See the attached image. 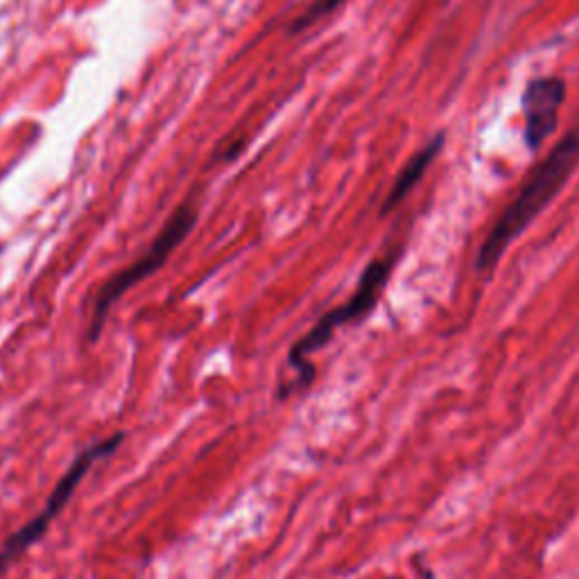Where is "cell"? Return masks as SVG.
I'll return each mask as SVG.
<instances>
[{
  "instance_id": "1",
  "label": "cell",
  "mask_w": 579,
  "mask_h": 579,
  "mask_svg": "<svg viewBox=\"0 0 579 579\" xmlns=\"http://www.w3.org/2000/svg\"><path fill=\"white\" fill-rule=\"evenodd\" d=\"M579 161V123L544 159V164L529 175L516 200L503 211L498 222L487 233L480 248L475 270L480 274H492L514 240L533 224L539 213L559 196V190L572 175Z\"/></svg>"
},
{
  "instance_id": "2",
  "label": "cell",
  "mask_w": 579,
  "mask_h": 579,
  "mask_svg": "<svg viewBox=\"0 0 579 579\" xmlns=\"http://www.w3.org/2000/svg\"><path fill=\"white\" fill-rule=\"evenodd\" d=\"M392 270H394V256L371 261L365 267L351 299L343 306H337V308L324 313L319 317V322L302 337V340H297L293 345V349H290V354H287V365L295 369L297 380L293 385H287V388L278 394L281 399H287L293 392L306 390L308 385L315 380V365L308 358L313 354H317L319 349H324L333 340V335H335L337 328L358 324V322H362L371 315V310L380 302L385 285H388V281H390Z\"/></svg>"
},
{
  "instance_id": "3",
  "label": "cell",
  "mask_w": 579,
  "mask_h": 579,
  "mask_svg": "<svg viewBox=\"0 0 579 579\" xmlns=\"http://www.w3.org/2000/svg\"><path fill=\"white\" fill-rule=\"evenodd\" d=\"M198 207L192 202L181 204L164 224V229L159 231V235L155 238V243L143 252V256H138L131 265H127L125 270L116 272L101 290L98 295L93 299V310H91V322H88V330L86 337L88 343H98L101 335L105 330L109 310L114 308V304L131 290L134 285H138L140 281L148 278L150 274H155L157 270L164 267V263L170 259V254L183 243L186 235L196 229L198 224Z\"/></svg>"
},
{
  "instance_id": "4",
  "label": "cell",
  "mask_w": 579,
  "mask_h": 579,
  "mask_svg": "<svg viewBox=\"0 0 579 579\" xmlns=\"http://www.w3.org/2000/svg\"><path fill=\"white\" fill-rule=\"evenodd\" d=\"M123 440H125V432H116L107 440L93 442L88 449H84L73 460L69 471L60 477L53 494L48 496L45 507L30 523H25L21 529H17V533L6 541V546L0 548V577H3L10 570V566L17 559H21L34 544H39L45 537L48 527L53 525V520L60 516V512L69 505V501L73 498L75 489L82 485V480L88 475L93 464L109 457L123 444Z\"/></svg>"
},
{
  "instance_id": "5",
  "label": "cell",
  "mask_w": 579,
  "mask_h": 579,
  "mask_svg": "<svg viewBox=\"0 0 579 579\" xmlns=\"http://www.w3.org/2000/svg\"><path fill=\"white\" fill-rule=\"evenodd\" d=\"M566 101V80L559 75L537 77L525 86L523 114L529 150H539L559 125V109Z\"/></svg>"
},
{
  "instance_id": "6",
  "label": "cell",
  "mask_w": 579,
  "mask_h": 579,
  "mask_svg": "<svg viewBox=\"0 0 579 579\" xmlns=\"http://www.w3.org/2000/svg\"><path fill=\"white\" fill-rule=\"evenodd\" d=\"M444 138H446L444 131L438 134V136H434V138L425 145V148H423L421 152H417V155L408 161V166H406V168L401 170V175L397 177L392 190L388 192V198H385V202H382V207H380V215H388L390 211H394V209L408 198V192L421 181V177L425 175V170L430 168V164L434 161V157H438V155L442 152Z\"/></svg>"
},
{
  "instance_id": "7",
  "label": "cell",
  "mask_w": 579,
  "mask_h": 579,
  "mask_svg": "<svg viewBox=\"0 0 579 579\" xmlns=\"http://www.w3.org/2000/svg\"><path fill=\"white\" fill-rule=\"evenodd\" d=\"M340 3H343V0H315V3H313V6L302 14V19L293 25V32L304 30V28L313 25L315 21L324 19V17L330 14L335 8H340Z\"/></svg>"
}]
</instances>
